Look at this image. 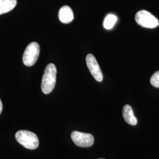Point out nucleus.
Segmentation results:
<instances>
[{
  "instance_id": "2",
  "label": "nucleus",
  "mask_w": 159,
  "mask_h": 159,
  "mask_svg": "<svg viewBox=\"0 0 159 159\" xmlns=\"http://www.w3.org/2000/svg\"><path fill=\"white\" fill-rule=\"evenodd\" d=\"M16 139L20 144L30 150H34L39 146L38 137L30 131H18L16 134Z\"/></svg>"
},
{
  "instance_id": "13",
  "label": "nucleus",
  "mask_w": 159,
  "mask_h": 159,
  "mask_svg": "<svg viewBox=\"0 0 159 159\" xmlns=\"http://www.w3.org/2000/svg\"></svg>"
},
{
  "instance_id": "3",
  "label": "nucleus",
  "mask_w": 159,
  "mask_h": 159,
  "mask_svg": "<svg viewBox=\"0 0 159 159\" xmlns=\"http://www.w3.org/2000/svg\"><path fill=\"white\" fill-rule=\"evenodd\" d=\"M135 20L139 25L148 29H154L159 24L158 19L146 10H140L137 12Z\"/></svg>"
},
{
  "instance_id": "9",
  "label": "nucleus",
  "mask_w": 159,
  "mask_h": 159,
  "mask_svg": "<svg viewBox=\"0 0 159 159\" xmlns=\"http://www.w3.org/2000/svg\"><path fill=\"white\" fill-rule=\"evenodd\" d=\"M17 5V0H0V15L11 11Z\"/></svg>"
},
{
  "instance_id": "8",
  "label": "nucleus",
  "mask_w": 159,
  "mask_h": 159,
  "mask_svg": "<svg viewBox=\"0 0 159 159\" xmlns=\"http://www.w3.org/2000/svg\"><path fill=\"white\" fill-rule=\"evenodd\" d=\"M123 116L127 123L132 125H136V117L134 115L133 111L130 105L126 104L123 108Z\"/></svg>"
},
{
  "instance_id": "4",
  "label": "nucleus",
  "mask_w": 159,
  "mask_h": 159,
  "mask_svg": "<svg viewBox=\"0 0 159 159\" xmlns=\"http://www.w3.org/2000/svg\"><path fill=\"white\" fill-rule=\"evenodd\" d=\"M40 46L36 42L29 44L23 54V61L25 66L30 67L37 62L40 55Z\"/></svg>"
},
{
  "instance_id": "7",
  "label": "nucleus",
  "mask_w": 159,
  "mask_h": 159,
  "mask_svg": "<svg viewBox=\"0 0 159 159\" xmlns=\"http://www.w3.org/2000/svg\"><path fill=\"white\" fill-rule=\"evenodd\" d=\"M58 18L61 23L68 24L74 19V14L71 8L67 6L62 7L58 12Z\"/></svg>"
},
{
  "instance_id": "6",
  "label": "nucleus",
  "mask_w": 159,
  "mask_h": 159,
  "mask_svg": "<svg viewBox=\"0 0 159 159\" xmlns=\"http://www.w3.org/2000/svg\"><path fill=\"white\" fill-rule=\"evenodd\" d=\"M86 63L90 73L93 77L97 81L101 82L103 79L102 72L100 70V66L97 61L95 57L91 54H89L86 57Z\"/></svg>"
},
{
  "instance_id": "11",
  "label": "nucleus",
  "mask_w": 159,
  "mask_h": 159,
  "mask_svg": "<svg viewBox=\"0 0 159 159\" xmlns=\"http://www.w3.org/2000/svg\"><path fill=\"white\" fill-rule=\"evenodd\" d=\"M150 83L154 87H159V71L154 73L150 79Z\"/></svg>"
},
{
  "instance_id": "10",
  "label": "nucleus",
  "mask_w": 159,
  "mask_h": 159,
  "mask_svg": "<svg viewBox=\"0 0 159 159\" xmlns=\"http://www.w3.org/2000/svg\"><path fill=\"white\" fill-rule=\"evenodd\" d=\"M117 20V18L113 14H109L104 21V27L107 30L112 29Z\"/></svg>"
},
{
  "instance_id": "1",
  "label": "nucleus",
  "mask_w": 159,
  "mask_h": 159,
  "mask_svg": "<svg viewBox=\"0 0 159 159\" xmlns=\"http://www.w3.org/2000/svg\"><path fill=\"white\" fill-rule=\"evenodd\" d=\"M57 68L56 66L50 63L47 66L41 81V90L48 94L52 91L56 83Z\"/></svg>"
},
{
  "instance_id": "5",
  "label": "nucleus",
  "mask_w": 159,
  "mask_h": 159,
  "mask_svg": "<svg viewBox=\"0 0 159 159\" xmlns=\"http://www.w3.org/2000/svg\"><path fill=\"white\" fill-rule=\"evenodd\" d=\"M74 144L80 148H89L93 144L94 139L91 134L74 131L71 134Z\"/></svg>"
},
{
  "instance_id": "12",
  "label": "nucleus",
  "mask_w": 159,
  "mask_h": 159,
  "mask_svg": "<svg viewBox=\"0 0 159 159\" xmlns=\"http://www.w3.org/2000/svg\"><path fill=\"white\" fill-rule=\"evenodd\" d=\"M2 111V102L0 99V114L1 113Z\"/></svg>"
}]
</instances>
